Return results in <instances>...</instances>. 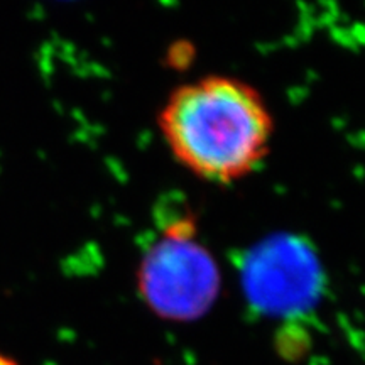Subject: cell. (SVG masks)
<instances>
[{"mask_svg":"<svg viewBox=\"0 0 365 365\" xmlns=\"http://www.w3.org/2000/svg\"><path fill=\"white\" fill-rule=\"evenodd\" d=\"M158 124L176 163L213 185L252 175L267 158L274 135L272 113L261 91L227 75L178 86Z\"/></svg>","mask_w":365,"mask_h":365,"instance_id":"cell-1","label":"cell"},{"mask_svg":"<svg viewBox=\"0 0 365 365\" xmlns=\"http://www.w3.org/2000/svg\"><path fill=\"white\" fill-rule=\"evenodd\" d=\"M148 274L144 293L153 309L173 319L198 317L212 303L215 293L213 271H207L202 257H178L170 252Z\"/></svg>","mask_w":365,"mask_h":365,"instance_id":"cell-2","label":"cell"},{"mask_svg":"<svg viewBox=\"0 0 365 365\" xmlns=\"http://www.w3.org/2000/svg\"><path fill=\"white\" fill-rule=\"evenodd\" d=\"M0 365H16V364H14L11 359H6V357H2V355H0Z\"/></svg>","mask_w":365,"mask_h":365,"instance_id":"cell-3","label":"cell"}]
</instances>
